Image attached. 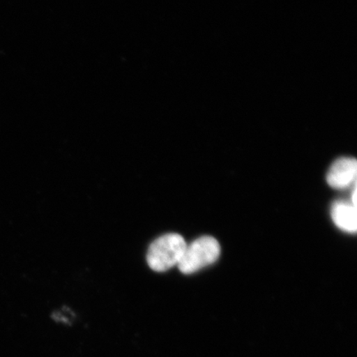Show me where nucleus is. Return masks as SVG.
<instances>
[{
    "label": "nucleus",
    "mask_w": 357,
    "mask_h": 357,
    "mask_svg": "<svg viewBox=\"0 0 357 357\" xmlns=\"http://www.w3.org/2000/svg\"><path fill=\"white\" fill-rule=\"evenodd\" d=\"M186 245L184 238L180 234L160 236L150 245L146 255L147 264L154 271H167L180 263Z\"/></svg>",
    "instance_id": "f257e3e1"
},
{
    "label": "nucleus",
    "mask_w": 357,
    "mask_h": 357,
    "mask_svg": "<svg viewBox=\"0 0 357 357\" xmlns=\"http://www.w3.org/2000/svg\"><path fill=\"white\" fill-rule=\"evenodd\" d=\"M220 252V245L215 238L202 236L186 245L184 255L178 264V269L183 274H193L215 262Z\"/></svg>",
    "instance_id": "f03ea898"
},
{
    "label": "nucleus",
    "mask_w": 357,
    "mask_h": 357,
    "mask_svg": "<svg viewBox=\"0 0 357 357\" xmlns=\"http://www.w3.org/2000/svg\"><path fill=\"white\" fill-rule=\"evenodd\" d=\"M357 163L355 158H343L336 160L330 168L328 184L333 189L343 190L356 183Z\"/></svg>",
    "instance_id": "7ed1b4c3"
},
{
    "label": "nucleus",
    "mask_w": 357,
    "mask_h": 357,
    "mask_svg": "<svg viewBox=\"0 0 357 357\" xmlns=\"http://www.w3.org/2000/svg\"><path fill=\"white\" fill-rule=\"evenodd\" d=\"M331 216L335 225L342 231L355 234L357 230L356 208L345 201H336L333 204Z\"/></svg>",
    "instance_id": "20e7f679"
},
{
    "label": "nucleus",
    "mask_w": 357,
    "mask_h": 357,
    "mask_svg": "<svg viewBox=\"0 0 357 357\" xmlns=\"http://www.w3.org/2000/svg\"><path fill=\"white\" fill-rule=\"evenodd\" d=\"M352 204L354 205V206H356V187H354V193H352Z\"/></svg>",
    "instance_id": "39448f33"
}]
</instances>
